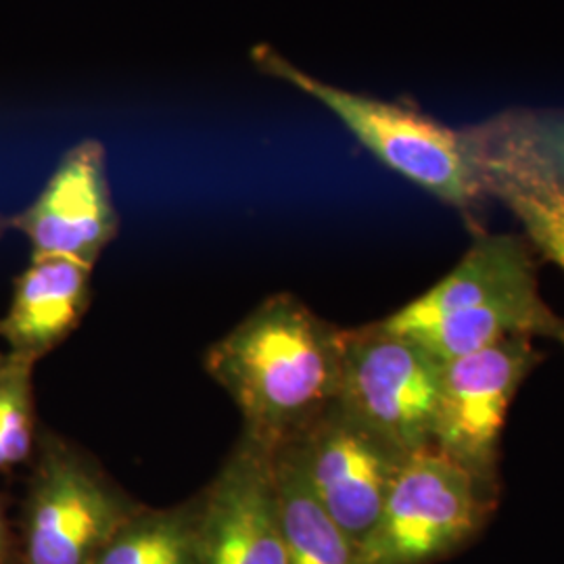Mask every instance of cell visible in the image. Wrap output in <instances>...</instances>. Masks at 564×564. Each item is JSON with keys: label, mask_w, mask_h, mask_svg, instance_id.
Masks as SVG:
<instances>
[{"label": "cell", "mask_w": 564, "mask_h": 564, "mask_svg": "<svg viewBox=\"0 0 564 564\" xmlns=\"http://www.w3.org/2000/svg\"><path fill=\"white\" fill-rule=\"evenodd\" d=\"M253 65L324 105L384 167L435 199L468 212L487 199L463 132L419 111L412 102L351 93L302 72L268 44L251 51Z\"/></svg>", "instance_id": "obj_2"}, {"label": "cell", "mask_w": 564, "mask_h": 564, "mask_svg": "<svg viewBox=\"0 0 564 564\" xmlns=\"http://www.w3.org/2000/svg\"><path fill=\"white\" fill-rule=\"evenodd\" d=\"M90 274L93 265L69 258H32L2 321L15 356L34 360L76 328L90 300Z\"/></svg>", "instance_id": "obj_11"}, {"label": "cell", "mask_w": 564, "mask_h": 564, "mask_svg": "<svg viewBox=\"0 0 564 564\" xmlns=\"http://www.w3.org/2000/svg\"><path fill=\"white\" fill-rule=\"evenodd\" d=\"M485 195L496 197L523 224L527 241L564 270V195L547 182L500 165L477 167Z\"/></svg>", "instance_id": "obj_15"}, {"label": "cell", "mask_w": 564, "mask_h": 564, "mask_svg": "<svg viewBox=\"0 0 564 564\" xmlns=\"http://www.w3.org/2000/svg\"><path fill=\"white\" fill-rule=\"evenodd\" d=\"M274 481L286 564H360L354 544L316 500L284 452H274Z\"/></svg>", "instance_id": "obj_13"}, {"label": "cell", "mask_w": 564, "mask_h": 564, "mask_svg": "<svg viewBox=\"0 0 564 564\" xmlns=\"http://www.w3.org/2000/svg\"><path fill=\"white\" fill-rule=\"evenodd\" d=\"M460 132L475 167L519 170L564 195V109L514 107Z\"/></svg>", "instance_id": "obj_12"}, {"label": "cell", "mask_w": 564, "mask_h": 564, "mask_svg": "<svg viewBox=\"0 0 564 564\" xmlns=\"http://www.w3.org/2000/svg\"><path fill=\"white\" fill-rule=\"evenodd\" d=\"M141 508L78 449H46L25 502L23 564H93Z\"/></svg>", "instance_id": "obj_5"}, {"label": "cell", "mask_w": 564, "mask_h": 564, "mask_svg": "<svg viewBox=\"0 0 564 564\" xmlns=\"http://www.w3.org/2000/svg\"><path fill=\"white\" fill-rule=\"evenodd\" d=\"M93 564H202L199 496L172 508L141 506Z\"/></svg>", "instance_id": "obj_14"}, {"label": "cell", "mask_w": 564, "mask_h": 564, "mask_svg": "<svg viewBox=\"0 0 564 564\" xmlns=\"http://www.w3.org/2000/svg\"><path fill=\"white\" fill-rule=\"evenodd\" d=\"M442 362L383 324L345 333L337 402L403 456L433 447Z\"/></svg>", "instance_id": "obj_4"}, {"label": "cell", "mask_w": 564, "mask_h": 564, "mask_svg": "<svg viewBox=\"0 0 564 564\" xmlns=\"http://www.w3.org/2000/svg\"><path fill=\"white\" fill-rule=\"evenodd\" d=\"M202 564H286L274 452L241 435L199 496Z\"/></svg>", "instance_id": "obj_8"}, {"label": "cell", "mask_w": 564, "mask_h": 564, "mask_svg": "<svg viewBox=\"0 0 564 564\" xmlns=\"http://www.w3.org/2000/svg\"><path fill=\"white\" fill-rule=\"evenodd\" d=\"M281 452L358 547L377 523L389 487L408 458L358 423L339 402L330 403Z\"/></svg>", "instance_id": "obj_6"}, {"label": "cell", "mask_w": 564, "mask_h": 564, "mask_svg": "<svg viewBox=\"0 0 564 564\" xmlns=\"http://www.w3.org/2000/svg\"><path fill=\"white\" fill-rule=\"evenodd\" d=\"M345 333L295 295H272L205 356L242 416V435L276 452L337 402Z\"/></svg>", "instance_id": "obj_1"}, {"label": "cell", "mask_w": 564, "mask_h": 564, "mask_svg": "<svg viewBox=\"0 0 564 564\" xmlns=\"http://www.w3.org/2000/svg\"><path fill=\"white\" fill-rule=\"evenodd\" d=\"M9 558V529H7V519L0 508V564L7 563Z\"/></svg>", "instance_id": "obj_16"}, {"label": "cell", "mask_w": 564, "mask_h": 564, "mask_svg": "<svg viewBox=\"0 0 564 564\" xmlns=\"http://www.w3.org/2000/svg\"><path fill=\"white\" fill-rule=\"evenodd\" d=\"M7 466V458H4V452H2V445H0V468Z\"/></svg>", "instance_id": "obj_17"}, {"label": "cell", "mask_w": 564, "mask_h": 564, "mask_svg": "<svg viewBox=\"0 0 564 564\" xmlns=\"http://www.w3.org/2000/svg\"><path fill=\"white\" fill-rule=\"evenodd\" d=\"M540 360L533 339L512 337L442 362L433 447L498 484L500 440L510 403Z\"/></svg>", "instance_id": "obj_7"}, {"label": "cell", "mask_w": 564, "mask_h": 564, "mask_svg": "<svg viewBox=\"0 0 564 564\" xmlns=\"http://www.w3.org/2000/svg\"><path fill=\"white\" fill-rule=\"evenodd\" d=\"M529 291H540L529 241L519 235L481 232L442 281L379 323L408 337L449 314Z\"/></svg>", "instance_id": "obj_10"}, {"label": "cell", "mask_w": 564, "mask_h": 564, "mask_svg": "<svg viewBox=\"0 0 564 564\" xmlns=\"http://www.w3.org/2000/svg\"><path fill=\"white\" fill-rule=\"evenodd\" d=\"M498 505V484L435 447L405 458L381 514L358 547L360 564H433L479 535Z\"/></svg>", "instance_id": "obj_3"}, {"label": "cell", "mask_w": 564, "mask_h": 564, "mask_svg": "<svg viewBox=\"0 0 564 564\" xmlns=\"http://www.w3.org/2000/svg\"><path fill=\"white\" fill-rule=\"evenodd\" d=\"M9 224L30 239L34 258H69L95 268L120 226L101 142L76 144L41 197Z\"/></svg>", "instance_id": "obj_9"}]
</instances>
